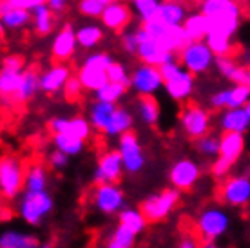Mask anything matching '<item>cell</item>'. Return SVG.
<instances>
[{
  "label": "cell",
  "mask_w": 250,
  "mask_h": 248,
  "mask_svg": "<svg viewBox=\"0 0 250 248\" xmlns=\"http://www.w3.org/2000/svg\"><path fill=\"white\" fill-rule=\"evenodd\" d=\"M210 105L214 109H227L229 107V89H221L210 96Z\"/></svg>",
  "instance_id": "50"
},
{
  "label": "cell",
  "mask_w": 250,
  "mask_h": 248,
  "mask_svg": "<svg viewBox=\"0 0 250 248\" xmlns=\"http://www.w3.org/2000/svg\"><path fill=\"white\" fill-rule=\"evenodd\" d=\"M145 221L147 217L142 210H124L120 214V225L127 227L134 234H140L145 228Z\"/></svg>",
  "instance_id": "39"
},
{
  "label": "cell",
  "mask_w": 250,
  "mask_h": 248,
  "mask_svg": "<svg viewBox=\"0 0 250 248\" xmlns=\"http://www.w3.org/2000/svg\"><path fill=\"white\" fill-rule=\"evenodd\" d=\"M249 102H250V85H239V83H234V87L229 89V107H227V109L247 107Z\"/></svg>",
  "instance_id": "40"
},
{
  "label": "cell",
  "mask_w": 250,
  "mask_h": 248,
  "mask_svg": "<svg viewBox=\"0 0 250 248\" xmlns=\"http://www.w3.org/2000/svg\"><path fill=\"white\" fill-rule=\"evenodd\" d=\"M7 2L15 7H24L29 11H33L35 7L42 6V4H47V0H7Z\"/></svg>",
  "instance_id": "52"
},
{
  "label": "cell",
  "mask_w": 250,
  "mask_h": 248,
  "mask_svg": "<svg viewBox=\"0 0 250 248\" xmlns=\"http://www.w3.org/2000/svg\"><path fill=\"white\" fill-rule=\"evenodd\" d=\"M67 156L69 154H65V152H62V150L57 149L53 154L49 156V163L55 168H62V167H65V165H67Z\"/></svg>",
  "instance_id": "53"
},
{
  "label": "cell",
  "mask_w": 250,
  "mask_h": 248,
  "mask_svg": "<svg viewBox=\"0 0 250 248\" xmlns=\"http://www.w3.org/2000/svg\"><path fill=\"white\" fill-rule=\"evenodd\" d=\"M53 142H55L58 150H62V152H65V154H69V156L78 154V152H82V149H83V140H80V138H76V136H71V134L58 132V134H55Z\"/></svg>",
  "instance_id": "37"
},
{
  "label": "cell",
  "mask_w": 250,
  "mask_h": 248,
  "mask_svg": "<svg viewBox=\"0 0 250 248\" xmlns=\"http://www.w3.org/2000/svg\"><path fill=\"white\" fill-rule=\"evenodd\" d=\"M40 248H53V247H51V245H42Z\"/></svg>",
  "instance_id": "58"
},
{
  "label": "cell",
  "mask_w": 250,
  "mask_h": 248,
  "mask_svg": "<svg viewBox=\"0 0 250 248\" xmlns=\"http://www.w3.org/2000/svg\"><path fill=\"white\" fill-rule=\"evenodd\" d=\"M76 9L85 19H100L104 9H105V4L100 0H78Z\"/></svg>",
  "instance_id": "42"
},
{
  "label": "cell",
  "mask_w": 250,
  "mask_h": 248,
  "mask_svg": "<svg viewBox=\"0 0 250 248\" xmlns=\"http://www.w3.org/2000/svg\"><path fill=\"white\" fill-rule=\"evenodd\" d=\"M33 31L37 37H49L57 27V13L47 4H42L33 9Z\"/></svg>",
  "instance_id": "22"
},
{
  "label": "cell",
  "mask_w": 250,
  "mask_h": 248,
  "mask_svg": "<svg viewBox=\"0 0 250 248\" xmlns=\"http://www.w3.org/2000/svg\"><path fill=\"white\" fill-rule=\"evenodd\" d=\"M247 111L250 112V102H249V103H247Z\"/></svg>",
  "instance_id": "60"
},
{
  "label": "cell",
  "mask_w": 250,
  "mask_h": 248,
  "mask_svg": "<svg viewBox=\"0 0 250 248\" xmlns=\"http://www.w3.org/2000/svg\"><path fill=\"white\" fill-rule=\"evenodd\" d=\"M100 2H104V4H109V2H113V0H100Z\"/></svg>",
  "instance_id": "59"
},
{
  "label": "cell",
  "mask_w": 250,
  "mask_h": 248,
  "mask_svg": "<svg viewBox=\"0 0 250 248\" xmlns=\"http://www.w3.org/2000/svg\"><path fill=\"white\" fill-rule=\"evenodd\" d=\"M198 178H200V168L190 160H182V162L174 163L170 168V183L176 188L187 190L198 181Z\"/></svg>",
  "instance_id": "21"
},
{
  "label": "cell",
  "mask_w": 250,
  "mask_h": 248,
  "mask_svg": "<svg viewBox=\"0 0 250 248\" xmlns=\"http://www.w3.org/2000/svg\"><path fill=\"white\" fill-rule=\"evenodd\" d=\"M120 154H122V160H124V167L127 172H138L144 167V152H142V147H140V142H138V136L134 132H125L120 136Z\"/></svg>",
  "instance_id": "13"
},
{
  "label": "cell",
  "mask_w": 250,
  "mask_h": 248,
  "mask_svg": "<svg viewBox=\"0 0 250 248\" xmlns=\"http://www.w3.org/2000/svg\"><path fill=\"white\" fill-rule=\"evenodd\" d=\"M127 2H134V0H127Z\"/></svg>",
  "instance_id": "62"
},
{
  "label": "cell",
  "mask_w": 250,
  "mask_h": 248,
  "mask_svg": "<svg viewBox=\"0 0 250 248\" xmlns=\"http://www.w3.org/2000/svg\"><path fill=\"white\" fill-rule=\"evenodd\" d=\"M163 75L160 67L140 63L131 75V87L138 94H154L163 87Z\"/></svg>",
  "instance_id": "10"
},
{
  "label": "cell",
  "mask_w": 250,
  "mask_h": 248,
  "mask_svg": "<svg viewBox=\"0 0 250 248\" xmlns=\"http://www.w3.org/2000/svg\"><path fill=\"white\" fill-rule=\"evenodd\" d=\"M124 160H122V154L118 152H107L100 158L98 162V167H96V172H94V181L102 185V183H116V181L122 178V172H124Z\"/></svg>",
  "instance_id": "15"
},
{
  "label": "cell",
  "mask_w": 250,
  "mask_h": 248,
  "mask_svg": "<svg viewBox=\"0 0 250 248\" xmlns=\"http://www.w3.org/2000/svg\"><path fill=\"white\" fill-rule=\"evenodd\" d=\"M243 147V132H223V136L219 138V156L232 163L241 156Z\"/></svg>",
  "instance_id": "28"
},
{
  "label": "cell",
  "mask_w": 250,
  "mask_h": 248,
  "mask_svg": "<svg viewBox=\"0 0 250 248\" xmlns=\"http://www.w3.org/2000/svg\"><path fill=\"white\" fill-rule=\"evenodd\" d=\"M219 127L225 132H245L250 127V112L247 107L227 109L219 118Z\"/></svg>",
  "instance_id": "23"
},
{
  "label": "cell",
  "mask_w": 250,
  "mask_h": 248,
  "mask_svg": "<svg viewBox=\"0 0 250 248\" xmlns=\"http://www.w3.org/2000/svg\"><path fill=\"white\" fill-rule=\"evenodd\" d=\"M125 91H127V85H124V83L107 82L105 85L94 93V96H96V100H102V102H111V103H116L120 98H124Z\"/></svg>",
  "instance_id": "38"
},
{
  "label": "cell",
  "mask_w": 250,
  "mask_h": 248,
  "mask_svg": "<svg viewBox=\"0 0 250 248\" xmlns=\"http://www.w3.org/2000/svg\"><path fill=\"white\" fill-rule=\"evenodd\" d=\"M131 6L136 19L140 22H145V20H150L156 17L158 9L162 6V0H134V2H131Z\"/></svg>",
  "instance_id": "36"
},
{
  "label": "cell",
  "mask_w": 250,
  "mask_h": 248,
  "mask_svg": "<svg viewBox=\"0 0 250 248\" xmlns=\"http://www.w3.org/2000/svg\"><path fill=\"white\" fill-rule=\"evenodd\" d=\"M205 42L208 43V47L214 51L216 56H232L234 51H236V45H234V38H229L225 35H219V33H208L205 38Z\"/></svg>",
  "instance_id": "33"
},
{
  "label": "cell",
  "mask_w": 250,
  "mask_h": 248,
  "mask_svg": "<svg viewBox=\"0 0 250 248\" xmlns=\"http://www.w3.org/2000/svg\"><path fill=\"white\" fill-rule=\"evenodd\" d=\"M138 114L142 122L147 125H154L160 118V105L152 94H140L138 98Z\"/></svg>",
  "instance_id": "30"
},
{
  "label": "cell",
  "mask_w": 250,
  "mask_h": 248,
  "mask_svg": "<svg viewBox=\"0 0 250 248\" xmlns=\"http://www.w3.org/2000/svg\"><path fill=\"white\" fill-rule=\"evenodd\" d=\"M198 149H200L201 154H205V156L219 154V140L207 134V136L198 140Z\"/></svg>",
  "instance_id": "46"
},
{
  "label": "cell",
  "mask_w": 250,
  "mask_h": 248,
  "mask_svg": "<svg viewBox=\"0 0 250 248\" xmlns=\"http://www.w3.org/2000/svg\"><path fill=\"white\" fill-rule=\"evenodd\" d=\"M38 89H40V75L37 73V69H25L22 73L19 89L11 100L15 103H25L37 94Z\"/></svg>",
  "instance_id": "26"
},
{
  "label": "cell",
  "mask_w": 250,
  "mask_h": 248,
  "mask_svg": "<svg viewBox=\"0 0 250 248\" xmlns=\"http://www.w3.org/2000/svg\"><path fill=\"white\" fill-rule=\"evenodd\" d=\"M2 69L22 73V71H25V58L20 55H6L2 58Z\"/></svg>",
  "instance_id": "48"
},
{
  "label": "cell",
  "mask_w": 250,
  "mask_h": 248,
  "mask_svg": "<svg viewBox=\"0 0 250 248\" xmlns=\"http://www.w3.org/2000/svg\"><path fill=\"white\" fill-rule=\"evenodd\" d=\"M160 71L163 75V87L170 98L176 102L190 98L194 93V75L183 67L180 60H170V62L160 65Z\"/></svg>",
  "instance_id": "2"
},
{
  "label": "cell",
  "mask_w": 250,
  "mask_h": 248,
  "mask_svg": "<svg viewBox=\"0 0 250 248\" xmlns=\"http://www.w3.org/2000/svg\"><path fill=\"white\" fill-rule=\"evenodd\" d=\"M136 31H138V38H140V47H138L136 56L140 58L142 63H149V65L160 67L163 63H167V62H170V60H176V58H178V55L167 51L160 42L147 37V33L142 29V25H138Z\"/></svg>",
  "instance_id": "4"
},
{
  "label": "cell",
  "mask_w": 250,
  "mask_h": 248,
  "mask_svg": "<svg viewBox=\"0 0 250 248\" xmlns=\"http://www.w3.org/2000/svg\"><path fill=\"white\" fill-rule=\"evenodd\" d=\"M24 73V71H22ZM22 73H17V71H7V69H0V94L4 98H13L17 89L20 85V80H22Z\"/></svg>",
  "instance_id": "35"
},
{
  "label": "cell",
  "mask_w": 250,
  "mask_h": 248,
  "mask_svg": "<svg viewBox=\"0 0 250 248\" xmlns=\"http://www.w3.org/2000/svg\"><path fill=\"white\" fill-rule=\"evenodd\" d=\"M229 223L230 219L221 208H207L198 219V232L205 241H214L216 237L225 234Z\"/></svg>",
  "instance_id": "12"
},
{
  "label": "cell",
  "mask_w": 250,
  "mask_h": 248,
  "mask_svg": "<svg viewBox=\"0 0 250 248\" xmlns=\"http://www.w3.org/2000/svg\"><path fill=\"white\" fill-rule=\"evenodd\" d=\"M200 11L208 19H241L239 0H207L200 6Z\"/></svg>",
  "instance_id": "20"
},
{
  "label": "cell",
  "mask_w": 250,
  "mask_h": 248,
  "mask_svg": "<svg viewBox=\"0 0 250 248\" xmlns=\"http://www.w3.org/2000/svg\"><path fill=\"white\" fill-rule=\"evenodd\" d=\"M221 199L232 207H243L250 201V180L245 176L230 178L221 186Z\"/></svg>",
  "instance_id": "16"
},
{
  "label": "cell",
  "mask_w": 250,
  "mask_h": 248,
  "mask_svg": "<svg viewBox=\"0 0 250 248\" xmlns=\"http://www.w3.org/2000/svg\"><path fill=\"white\" fill-rule=\"evenodd\" d=\"M47 185V176L42 165H31L25 172V192H40L45 190Z\"/></svg>",
  "instance_id": "34"
},
{
  "label": "cell",
  "mask_w": 250,
  "mask_h": 248,
  "mask_svg": "<svg viewBox=\"0 0 250 248\" xmlns=\"http://www.w3.org/2000/svg\"><path fill=\"white\" fill-rule=\"evenodd\" d=\"M114 111H116V103H111V102H102V100H96L91 109H89V122L96 130H102L105 132V129L111 124V118H113Z\"/></svg>",
  "instance_id": "27"
},
{
  "label": "cell",
  "mask_w": 250,
  "mask_h": 248,
  "mask_svg": "<svg viewBox=\"0 0 250 248\" xmlns=\"http://www.w3.org/2000/svg\"><path fill=\"white\" fill-rule=\"evenodd\" d=\"M132 127V114L125 107H116L111 124L105 129L107 136H122L125 132H129Z\"/></svg>",
  "instance_id": "31"
},
{
  "label": "cell",
  "mask_w": 250,
  "mask_h": 248,
  "mask_svg": "<svg viewBox=\"0 0 250 248\" xmlns=\"http://www.w3.org/2000/svg\"><path fill=\"white\" fill-rule=\"evenodd\" d=\"M91 122L85 118H80V116H76V118H53L49 122V129L58 134V132H62V134H71V136H76L80 138V140H87L91 136Z\"/></svg>",
  "instance_id": "19"
},
{
  "label": "cell",
  "mask_w": 250,
  "mask_h": 248,
  "mask_svg": "<svg viewBox=\"0 0 250 248\" xmlns=\"http://www.w3.org/2000/svg\"><path fill=\"white\" fill-rule=\"evenodd\" d=\"M25 183L24 168L15 158L7 156L0 163V188L4 198L13 199L15 196H19L22 190V186Z\"/></svg>",
  "instance_id": "6"
},
{
  "label": "cell",
  "mask_w": 250,
  "mask_h": 248,
  "mask_svg": "<svg viewBox=\"0 0 250 248\" xmlns=\"http://www.w3.org/2000/svg\"><path fill=\"white\" fill-rule=\"evenodd\" d=\"M53 208V199L45 190L40 192H25L20 203V216L29 225H38Z\"/></svg>",
  "instance_id": "7"
},
{
  "label": "cell",
  "mask_w": 250,
  "mask_h": 248,
  "mask_svg": "<svg viewBox=\"0 0 250 248\" xmlns=\"http://www.w3.org/2000/svg\"><path fill=\"white\" fill-rule=\"evenodd\" d=\"M178 248H201V247H200V243H198V239H196L194 236H183V239L180 241Z\"/></svg>",
  "instance_id": "55"
},
{
  "label": "cell",
  "mask_w": 250,
  "mask_h": 248,
  "mask_svg": "<svg viewBox=\"0 0 250 248\" xmlns=\"http://www.w3.org/2000/svg\"><path fill=\"white\" fill-rule=\"evenodd\" d=\"M0 22L2 31H19L33 22V13L24 7L11 6L7 0H0Z\"/></svg>",
  "instance_id": "14"
},
{
  "label": "cell",
  "mask_w": 250,
  "mask_h": 248,
  "mask_svg": "<svg viewBox=\"0 0 250 248\" xmlns=\"http://www.w3.org/2000/svg\"><path fill=\"white\" fill-rule=\"evenodd\" d=\"M134 237H136V234L132 230L120 225L118 228L114 230L113 239L107 245V248H132L134 247Z\"/></svg>",
  "instance_id": "41"
},
{
  "label": "cell",
  "mask_w": 250,
  "mask_h": 248,
  "mask_svg": "<svg viewBox=\"0 0 250 248\" xmlns=\"http://www.w3.org/2000/svg\"><path fill=\"white\" fill-rule=\"evenodd\" d=\"M178 60L182 62L183 67L196 76L210 71V67L216 62V55L205 40H194V42H188L178 53Z\"/></svg>",
  "instance_id": "3"
},
{
  "label": "cell",
  "mask_w": 250,
  "mask_h": 248,
  "mask_svg": "<svg viewBox=\"0 0 250 248\" xmlns=\"http://www.w3.org/2000/svg\"><path fill=\"white\" fill-rule=\"evenodd\" d=\"M69 2H71V0H47V6L57 13V15H62V13L65 11V7L69 6Z\"/></svg>",
  "instance_id": "54"
},
{
  "label": "cell",
  "mask_w": 250,
  "mask_h": 248,
  "mask_svg": "<svg viewBox=\"0 0 250 248\" xmlns=\"http://www.w3.org/2000/svg\"><path fill=\"white\" fill-rule=\"evenodd\" d=\"M230 167H232V162H229V160H225V158H221V156H219L212 165V172H214V176L223 178V176H227V172L230 170Z\"/></svg>",
  "instance_id": "51"
},
{
  "label": "cell",
  "mask_w": 250,
  "mask_h": 248,
  "mask_svg": "<svg viewBox=\"0 0 250 248\" xmlns=\"http://www.w3.org/2000/svg\"><path fill=\"white\" fill-rule=\"evenodd\" d=\"M107 75H109V82H116V83H124V85H131V75L127 73V67H125L124 63L120 62H113L111 63V67L107 71Z\"/></svg>",
  "instance_id": "44"
},
{
  "label": "cell",
  "mask_w": 250,
  "mask_h": 248,
  "mask_svg": "<svg viewBox=\"0 0 250 248\" xmlns=\"http://www.w3.org/2000/svg\"><path fill=\"white\" fill-rule=\"evenodd\" d=\"M249 22H250V11H249Z\"/></svg>",
  "instance_id": "61"
},
{
  "label": "cell",
  "mask_w": 250,
  "mask_h": 248,
  "mask_svg": "<svg viewBox=\"0 0 250 248\" xmlns=\"http://www.w3.org/2000/svg\"><path fill=\"white\" fill-rule=\"evenodd\" d=\"M178 199H180L178 190H174V188L163 190V192L154 194V196L145 199L142 203V212L145 214L147 221H160V219L169 216L170 210L178 205Z\"/></svg>",
  "instance_id": "9"
},
{
  "label": "cell",
  "mask_w": 250,
  "mask_h": 248,
  "mask_svg": "<svg viewBox=\"0 0 250 248\" xmlns=\"http://www.w3.org/2000/svg\"><path fill=\"white\" fill-rule=\"evenodd\" d=\"M113 56L105 53V51H96V53H89L83 62H82L80 69H78V78H80L82 85L85 91L96 93L98 89L105 85L109 82V75L107 71L113 63Z\"/></svg>",
  "instance_id": "1"
},
{
  "label": "cell",
  "mask_w": 250,
  "mask_h": 248,
  "mask_svg": "<svg viewBox=\"0 0 250 248\" xmlns=\"http://www.w3.org/2000/svg\"><path fill=\"white\" fill-rule=\"evenodd\" d=\"M182 127L188 138L200 140L207 136L210 130V114L203 109V107L196 105V103H188L182 111Z\"/></svg>",
  "instance_id": "8"
},
{
  "label": "cell",
  "mask_w": 250,
  "mask_h": 248,
  "mask_svg": "<svg viewBox=\"0 0 250 248\" xmlns=\"http://www.w3.org/2000/svg\"><path fill=\"white\" fill-rule=\"evenodd\" d=\"M78 45L82 49L91 51L104 40V25L100 24H83L76 29Z\"/></svg>",
  "instance_id": "29"
},
{
  "label": "cell",
  "mask_w": 250,
  "mask_h": 248,
  "mask_svg": "<svg viewBox=\"0 0 250 248\" xmlns=\"http://www.w3.org/2000/svg\"><path fill=\"white\" fill-rule=\"evenodd\" d=\"M239 63L232 58V56L225 55V56H216V62H214V67H216V71H218L221 76H225L227 80L232 76V73L236 71V67H238Z\"/></svg>",
  "instance_id": "45"
},
{
  "label": "cell",
  "mask_w": 250,
  "mask_h": 248,
  "mask_svg": "<svg viewBox=\"0 0 250 248\" xmlns=\"http://www.w3.org/2000/svg\"><path fill=\"white\" fill-rule=\"evenodd\" d=\"M190 2H194V4H198V6H201L203 2H207V0H190Z\"/></svg>",
  "instance_id": "57"
},
{
  "label": "cell",
  "mask_w": 250,
  "mask_h": 248,
  "mask_svg": "<svg viewBox=\"0 0 250 248\" xmlns=\"http://www.w3.org/2000/svg\"><path fill=\"white\" fill-rule=\"evenodd\" d=\"M78 38H76V29L71 22H65V24L60 27L53 38V43H51V55L57 62H67L75 56L76 49H78Z\"/></svg>",
  "instance_id": "11"
},
{
  "label": "cell",
  "mask_w": 250,
  "mask_h": 248,
  "mask_svg": "<svg viewBox=\"0 0 250 248\" xmlns=\"http://www.w3.org/2000/svg\"><path fill=\"white\" fill-rule=\"evenodd\" d=\"M132 17H134V11H132V6H129L127 0H113V2L105 4L100 22L109 31L124 33L132 22Z\"/></svg>",
  "instance_id": "5"
},
{
  "label": "cell",
  "mask_w": 250,
  "mask_h": 248,
  "mask_svg": "<svg viewBox=\"0 0 250 248\" xmlns=\"http://www.w3.org/2000/svg\"><path fill=\"white\" fill-rule=\"evenodd\" d=\"M120 47L127 53V55L136 56L138 47H140V38H138V31H124L120 33Z\"/></svg>",
  "instance_id": "43"
},
{
  "label": "cell",
  "mask_w": 250,
  "mask_h": 248,
  "mask_svg": "<svg viewBox=\"0 0 250 248\" xmlns=\"http://www.w3.org/2000/svg\"><path fill=\"white\" fill-rule=\"evenodd\" d=\"M0 248H40L38 241L33 236L22 234V232H4L0 237Z\"/></svg>",
  "instance_id": "32"
},
{
  "label": "cell",
  "mask_w": 250,
  "mask_h": 248,
  "mask_svg": "<svg viewBox=\"0 0 250 248\" xmlns=\"http://www.w3.org/2000/svg\"><path fill=\"white\" fill-rule=\"evenodd\" d=\"M94 205L104 214H114L124 207V194L114 183H102L94 190Z\"/></svg>",
  "instance_id": "17"
},
{
  "label": "cell",
  "mask_w": 250,
  "mask_h": 248,
  "mask_svg": "<svg viewBox=\"0 0 250 248\" xmlns=\"http://www.w3.org/2000/svg\"><path fill=\"white\" fill-rule=\"evenodd\" d=\"M82 89H83V85H82L80 78L78 76H71L67 83H65V87H63V96L69 102H75V100H78L82 96Z\"/></svg>",
  "instance_id": "47"
},
{
  "label": "cell",
  "mask_w": 250,
  "mask_h": 248,
  "mask_svg": "<svg viewBox=\"0 0 250 248\" xmlns=\"http://www.w3.org/2000/svg\"><path fill=\"white\" fill-rule=\"evenodd\" d=\"M156 17L167 25H182L187 19V6L182 0H162Z\"/></svg>",
  "instance_id": "25"
},
{
  "label": "cell",
  "mask_w": 250,
  "mask_h": 248,
  "mask_svg": "<svg viewBox=\"0 0 250 248\" xmlns=\"http://www.w3.org/2000/svg\"><path fill=\"white\" fill-rule=\"evenodd\" d=\"M229 80H230L232 83H239V85H250V67L239 63Z\"/></svg>",
  "instance_id": "49"
},
{
  "label": "cell",
  "mask_w": 250,
  "mask_h": 248,
  "mask_svg": "<svg viewBox=\"0 0 250 248\" xmlns=\"http://www.w3.org/2000/svg\"><path fill=\"white\" fill-rule=\"evenodd\" d=\"M201 248H218V247H216L212 241H205V245H203Z\"/></svg>",
  "instance_id": "56"
},
{
  "label": "cell",
  "mask_w": 250,
  "mask_h": 248,
  "mask_svg": "<svg viewBox=\"0 0 250 248\" xmlns=\"http://www.w3.org/2000/svg\"><path fill=\"white\" fill-rule=\"evenodd\" d=\"M183 29L187 33L188 42L205 40L207 35L210 33V20L201 11H194L190 15H187V19L183 22Z\"/></svg>",
  "instance_id": "24"
},
{
  "label": "cell",
  "mask_w": 250,
  "mask_h": 248,
  "mask_svg": "<svg viewBox=\"0 0 250 248\" xmlns=\"http://www.w3.org/2000/svg\"><path fill=\"white\" fill-rule=\"evenodd\" d=\"M71 69L63 65L62 62L53 63L49 69H45L40 75V91L45 94H57L58 91H63V87L71 78Z\"/></svg>",
  "instance_id": "18"
}]
</instances>
